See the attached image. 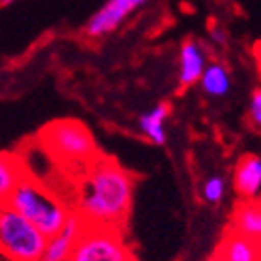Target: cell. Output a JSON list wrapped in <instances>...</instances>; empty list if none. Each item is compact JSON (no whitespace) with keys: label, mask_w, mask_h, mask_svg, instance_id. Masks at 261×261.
<instances>
[{"label":"cell","mask_w":261,"mask_h":261,"mask_svg":"<svg viewBox=\"0 0 261 261\" xmlns=\"http://www.w3.org/2000/svg\"><path fill=\"white\" fill-rule=\"evenodd\" d=\"M133 177L116 161H92L79 191V217L86 224L118 229L133 203Z\"/></svg>","instance_id":"obj_1"},{"label":"cell","mask_w":261,"mask_h":261,"mask_svg":"<svg viewBox=\"0 0 261 261\" xmlns=\"http://www.w3.org/2000/svg\"><path fill=\"white\" fill-rule=\"evenodd\" d=\"M49 239L64 228L71 213L53 192L30 175L22 174L6 201Z\"/></svg>","instance_id":"obj_2"},{"label":"cell","mask_w":261,"mask_h":261,"mask_svg":"<svg viewBox=\"0 0 261 261\" xmlns=\"http://www.w3.org/2000/svg\"><path fill=\"white\" fill-rule=\"evenodd\" d=\"M47 245L38 228L8 203L0 205V252L11 261H39Z\"/></svg>","instance_id":"obj_3"},{"label":"cell","mask_w":261,"mask_h":261,"mask_svg":"<svg viewBox=\"0 0 261 261\" xmlns=\"http://www.w3.org/2000/svg\"><path fill=\"white\" fill-rule=\"evenodd\" d=\"M67 261H135L118 229L86 224Z\"/></svg>","instance_id":"obj_4"},{"label":"cell","mask_w":261,"mask_h":261,"mask_svg":"<svg viewBox=\"0 0 261 261\" xmlns=\"http://www.w3.org/2000/svg\"><path fill=\"white\" fill-rule=\"evenodd\" d=\"M45 144L58 159L79 163V161H92L97 147L92 133L86 125L75 120L56 121L43 130Z\"/></svg>","instance_id":"obj_5"},{"label":"cell","mask_w":261,"mask_h":261,"mask_svg":"<svg viewBox=\"0 0 261 261\" xmlns=\"http://www.w3.org/2000/svg\"><path fill=\"white\" fill-rule=\"evenodd\" d=\"M147 2L149 0H105V4L82 27V34L90 39L110 36Z\"/></svg>","instance_id":"obj_6"},{"label":"cell","mask_w":261,"mask_h":261,"mask_svg":"<svg viewBox=\"0 0 261 261\" xmlns=\"http://www.w3.org/2000/svg\"><path fill=\"white\" fill-rule=\"evenodd\" d=\"M86 222L82 220L79 215H69V218L65 220L64 228L56 235L47 239L45 250L39 257V261H67L71 256V252L75 248L76 239L81 237L82 229H84Z\"/></svg>","instance_id":"obj_7"},{"label":"cell","mask_w":261,"mask_h":261,"mask_svg":"<svg viewBox=\"0 0 261 261\" xmlns=\"http://www.w3.org/2000/svg\"><path fill=\"white\" fill-rule=\"evenodd\" d=\"M207 64L209 62H207V53L203 49V45L200 41H194V39L185 41L179 50V73H177L179 86L185 90L194 86L196 82L200 81Z\"/></svg>","instance_id":"obj_8"},{"label":"cell","mask_w":261,"mask_h":261,"mask_svg":"<svg viewBox=\"0 0 261 261\" xmlns=\"http://www.w3.org/2000/svg\"><path fill=\"white\" fill-rule=\"evenodd\" d=\"M233 187L243 200H256L261 189L259 155H245L239 159L233 172Z\"/></svg>","instance_id":"obj_9"},{"label":"cell","mask_w":261,"mask_h":261,"mask_svg":"<svg viewBox=\"0 0 261 261\" xmlns=\"http://www.w3.org/2000/svg\"><path fill=\"white\" fill-rule=\"evenodd\" d=\"M231 231L237 235H243V237H246V239L259 243V235H261L259 201L243 200L239 205L235 207Z\"/></svg>","instance_id":"obj_10"},{"label":"cell","mask_w":261,"mask_h":261,"mask_svg":"<svg viewBox=\"0 0 261 261\" xmlns=\"http://www.w3.org/2000/svg\"><path fill=\"white\" fill-rule=\"evenodd\" d=\"M170 118V105L159 103L153 109L146 110L138 120V129L144 138L155 144L164 146L166 144V120Z\"/></svg>","instance_id":"obj_11"},{"label":"cell","mask_w":261,"mask_h":261,"mask_svg":"<svg viewBox=\"0 0 261 261\" xmlns=\"http://www.w3.org/2000/svg\"><path fill=\"white\" fill-rule=\"evenodd\" d=\"M213 261H259V243L229 231Z\"/></svg>","instance_id":"obj_12"},{"label":"cell","mask_w":261,"mask_h":261,"mask_svg":"<svg viewBox=\"0 0 261 261\" xmlns=\"http://www.w3.org/2000/svg\"><path fill=\"white\" fill-rule=\"evenodd\" d=\"M198 84H200L201 92L207 93L209 97H224L231 90V75L224 64L211 62L205 65Z\"/></svg>","instance_id":"obj_13"},{"label":"cell","mask_w":261,"mask_h":261,"mask_svg":"<svg viewBox=\"0 0 261 261\" xmlns=\"http://www.w3.org/2000/svg\"><path fill=\"white\" fill-rule=\"evenodd\" d=\"M24 174L21 168L19 161H15L10 155H2L0 153V205H4L8 198H10L13 187L21 175Z\"/></svg>","instance_id":"obj_14"},{"label":"cell","mask_w":261,"mask_h":261,"mask_svg":"<svg viewBox=\"0 0 261 261\" xmlns=\"http://www.w3.org/2000/svg\"><path fill=\"white\" fill-rule=\"evenodd\" d=\"M226 194V181L224 177L220 175H211V177H207L203 187H201V196H203V200L207 203H220Z\"/></svg>","instance_id":"obj_15"},{"label":"cell","mask_w":261,"mask_h":261,"mask_svg":"<svg viewBox=\"0 0 261 261\" xmlns=\"http://www.w3.org/2000/svg\"><path fill=\"white\" fill-rule=\"evenodd\" d=\"M248 116H250L252 127L259 129L261 127V90L256 88L250 97V105H248Z\"/></svg>","instance_id":"obj_16"},{"label":"cell","mask_w":261,"mask_h":261,"mask_svg":"<svg viewBox=\"0 0 261 261\" xmlns=\"http://www.w3.org/2000/svg\"><path fill=\"white\" fill-rule=\"evenodd\" d=\"M209 38H211L213 43L218 45V47H222V45L228 43V32H226L222 27H218V24H213V27L209 28Z\"/></svg>","instance_id":"obj_17"},{"label":"cell","mask_w":261,"mask_h":261,"mask_svg":"<svg viewBox=\"0 0 261 261\" xmlns=\"http://www.w3.org/2000/svg\"><path fill=\"white\" fill-rule=\"evenodd\" d=\"M13 2H17V0H0V6H10Z\"/></svg>","instance_id":"obj_18"}]
</instances>
